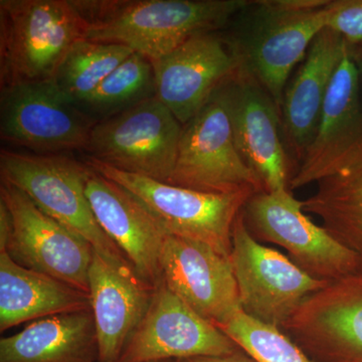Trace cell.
<instances>
[{
    "instance_id": "obj_17",
    "label": "cell",
    "mask_w": 362,
    "mask_h": 362,
    "mask_svg": "<svg viewBox=\"0 0 362 362\" xmlns=\"http://www.w3.org/2000/svg\"><path fill=\"white\" fill-rule=\"evenodd\" d=\"M156 97L185 125L238 71L220 32L199 33L163 58L151 62Z\"/></svg>"
},
{
    "instance_id": "obj_27",
    "label": "cell",
    "mask_w": 362,
    "mask_h": 362,
    "mask_svg": "<svg viewBox=\"0 0 362 362\" xmlns=\"http://www.w3.org/2000/svg\"><path fill=\"white\" fill-rule=\"evenodd\" d=\"M326 28L337 33L346 45L362 42V0H330Z\"/></svg>"
},
{
    "instance_id": "obj_8",
    "label": "cell",
    "mask_w": 362,
    "mask_h": 362,
    "mask_svg": "<svg viewBox=\"0 0 362 362\" xmlns=\"http://www.w3.org/2000/svg\"><path fill=\"white\" fill-rule=\"evenodd\" d=\"M181 130L180 121L154 96L95 124L85 151L119 170L168 182Z\"/></svg>"
},
{
    "instance_id": "obj_2",
    "label": "cell",
    "mask_w": 362,
    "mask_h": 362,
    "mask_svg": "<svg viewBox=\"0 0 362 362\" xmlns=\"http://www.w3.org/2000/svg\"><path fill=\"white\" fill-rule=\"evenodd\" d=\"M87 40L122 45L150 62L199 33L220 32L249 0H71Z\"/></svg>"
},
{
    "instance_id": "obj_9",
    "label": "cell",
    "mask_w": 362,
    "mask_h": 362,
    "mask_svg": "<svg viewBox=\"0 0 362 362\" xmlns=\"http://www.w3.org/2000/svg\"><path fill=\"white\" fill-rule=\"evenodd\" d=\"M0 137L35 154L86 150L96 121L54 81L0 87Z\"/></svg>"
},
{
    "instance_id": "obj_29",
    "label": "cell",
    "mask_w": 362,
    "mask_h": 362,
    "mask_svg": "<svg viewBox=\"0 0 362 362\" xmlns=\"http://www.w3.org/2000/svg\"><path fill=\"white\" fill-rule=\"evenodd\" d=\"M347 49H349V54L350 58H351L352 63L356 66L362 99V42L356 45H347Z\"/></svg>"
},
{
    "instance_id": "obj_12",
    "label": "cell",
    "mask_w": 362,
    "mask_h": 362,
    "mask_svg": "<svg viewBox=\"0 0 362 362\" xmlns=\"http://www.w3.org/2000/svg\"><path fill=\"white\" fill-rule=\"evenodd\" d=\"M225 107L240 156L267 192L289 189L294 165L283 135L281 110L258 82L237 71L214 93Z\"/></svg>"
},
{
    "instance_id": "obj_13",
    "label": "cell",
    "mask_w": 362,
    "mask_h": 362,
    "mask_svg": "<svg viewBox=\"0 0 362 362\" xmlns=\"http://www.w3.org/2000/svg\"><path fill=\"white\" fill-rule=\"evenodd\" d=\"M240 349L220 328L199 316L161 282L118 362L228 356Z\"/></svg>"
},
{
    "instance_id": "obj_7",
    "label": "cell",
    "mask_w": 362,
    "mask_h": 362,
    "mask_svg": "<svg viewBox=\"0 0 362 362\" xmlns=\"http://www.w3.org/2000/svg\"><path fill=\"white\" fill-rule=\"evenodd\" d=\"M230 259L243 311L281 330L311 295L331 283L311 277L289 257L255 239L242 211L233 223Z\"/></svg>"
},
{
    "instance_id": "obj_22",
    "label": "cell",
    "mask_w": 362,
    "mask_h": 362,
    "mask_svg": "<svg viewBox=\"0 0 362 362\" xmlns=\"http://www.w3.org/2000/svg\"><path fill=\"white\" fill-rule=\"evenodd\" d=\"M92 310L45 317L0 339V362H98Z\"/></svg>"
},
{
    "instance_id": "obj_15",
    "label": "cell",
    "mask_w": 362,
    "mask_h": 362,
    "mask_svg": "<svg viewBox=\"0 0 362 362\" xmlns=\"http://www.w3.org/2000/svg\"><path fill=\"white\" fill-rule=\"evenodd\" d=\"M362 162V99L349 49L331 82L315 136L289 189L318 183Z\"/></svg>"
},
{
    "instance_id": "obj_23",
    "label": "cell",
    "mask_w": 362,
    "mask_h": 362,
    "mask_svg": "<svg viewBox=\"0 0 362 362\" xmlns=\"http://www.w3.org/2000/svg\"><path fill=\"white\" fill-rule=\"evenodd\" d=\"M343 246L356 255L362 272V162L317 183L315 192L302 201Z\"/></svg>"
},
{
    "instance_id": "obj_11",
    "label": "cell",
    "mask_w": 362,
    "mask_h": 362,
    "mask_svg": "<svg viewBox=\"0 0 362 362\" xmlns=\"http://www.w3.org/2000/svg\"><path fill=\"white\" fill-rule=\"evenodd\" d=\"M0 201L11 214V232L4 250L11 258L89 294L92 245L42 213L23 190L4 180Z\"/></svg>"
},
{
    "instance_id": "obj_16",
    "label": "cell",
    "mask_w": 362,
    "mask_h": 362,
    "mask_svg": "<svg viewBox=\"0 0 362 362\" xmlns=\"http://www.w3.org/2000/svg\"><path fill=\"white\" fill-rule=\"evenodd\" d=\"M161 270L162 283L216 327L243 310L230 257L209 245L166 235Z\"/></svg>"
},
{
    "instance_id": "obj_1",
    "label": "cell",
    "mask_w": 362,
    "mask_h": 362,
    "mask_svg": "<svg viewBox=\"0 0 362 362\" xmlns=\"http://www.w3.org/2000/svg\"><path fill=\"white\" fill-rule=\"evenodd\" d=\"M330 0H249L221 30L238 71L258 82L281 110L286 86L327 23Z\"/></svg>"
},
{
    "instance_id": "obj_5",
    "label": "cell",
    "mask_w": 362,
    "mask_h": 362,
    "mask_svg": "<svg viewBox=\"0 0 362 362\" xmlns=\"http://www.w3.org/2000/svg\"><path fill=\"white\" fill-rule=\"evenodd\" d=\"M86 164L129 192L166 235L204 243L226 257L232 252L233 223L256 194H207L119 170L90 157Z\"/></svg>"
},
{
    "instance_id": "obj_24",
    "label": "cell",
    "mask_w": 362,
    "mask_h": 362,
    "mask_svg": "<svg viewBox=\"0 0 362 362\" xmlns=\"http://www.w3.org/2000/svg\"><path fill=\"white\" fill-rule=\"evenodd\" d=\"M156 96V76L151 62L131 54L78 107L99 122Z\"/></svg>"
},
{
    "instance_id": "obj_20",
    "label": "cell",
    "mask_w": 362,
    "mask_h": 362,
    "mask_svg": "<svg viewBox=\"0 0 362 362\" xmlns=\"http://www.w3.org/2000/svg\"><path fill=\"white\" fill-rule=\"evenodd\" d=\"M346 52V42L325 28L314 39L281 105L283 135L293 162H301L315 136L331 82Z\"/></svg>"
},
{
    "instance_id": "obj_28",
    "label": "cell",
    "mask_w": 362,
    "mask_h": 362,
    "mask_svg": "<svg viewBox=\"0 0 362 362\" xmlns=\"http://www.w3.org/2000/svg\"><path fill=\"white\" fill-rule=\"evenodd\" d=\"M176 362H258L255 361L251 356L240 349L233 354L221 356H197L192 358L180 359Z\"/></svg>"
},
{
    "instance_id": "obj_10",
    "label": "cell",
    "mask_w": 362,
    "mask_h": 362,
    "mask_svg": "<svg viewBox=\"0 0 362 362\" xmlns=\"http://www.w3.org/2000/svg\"><path fill=\"white\" fill-rule=\"evenodd\" d=\"M166 183L207 194L263 192L261 180L240 156L228 113L216 95L182 125L175 169Z\"/></svg>"
},
{
    "instance_id": "obj_14",
    "label": "cell",
    "mask_w": 362,
    "mask_h": 362,
    "mask_svg": "<svg viewBox=\"0 0 362 362\" xmlns=\"http://www.w3.org/2000/svg\"><path fill=\"white\" fill-rule=\"evenodd\" d=\"M282 331L314 362H362V272L311 295Z\"/></svg>"
},
{
    "instance_id": "obj_21",
    "label": "cell",
    "mask_w": 362,
    "mask_h": 362,
    "mask_svg": "<svg viewBox=\"0 0 362 362\" xmlns=\"http://www.w3.org/2000/svg\"><path fill=\"white\" fill-rule=\"evenodd\" d=\"M90 308L88 293L63 281L18 265L0 252V331L28 321Z\"/></svg>"
},
{
    "instance_id": "obj_6",
    "label": "cell",
    "mask_w": 362,
    "mask_h": 362,
    "mask_svg": "<svg viewBox=\"0 0 362 362\" xmlns=\"http://www.w3.org/2000/svg\"><path fill=\"white\" fill-rule=\"evenodd\" d=\"M242 214L255 239L284 247L289 258L317 280L334 282L361 272L356 255L314 223L290 189L256 192Z\"/></svg>"
},
{
    "instance_id": "obj_19",
    "label": "cell",
    "mask_w": 362,
    "mask_h": 362,
    "mask_svg": "<svg viewBox=\"0 0 362 362\" xmlns=\"http://www.w3.org/2000/svg\"><path fill=\"white\" fill-rule=\"evenodd\" d=\"M89 290L98 362H118L126 343L148 310L156 288L143 281L130 264L110 261L94 250Z\"/></svg>"
},
{
    "instance_id": "obj_4",
    "label": "cell",
    "mask_w": 362,
    "mask_h": 362,
    "mask_svg": "<svg viewBox=\"0 0 362 362\" xmlns=\"http://www.w3.org/2000/svg\"><path fill=\"white\" fill-rule=\"evenodd\" d=\"M90 173L87 164L59 154L0 152L1 180L23 190L42 213L89 242L104 258L130 264L95 218L86 194Z\"/></svg>"
},
{
    "instance_id": "obj_30",
    "label": "cell",
    "mask_w": 362,
    "mask_h": 362,
    "mask_svg": "<svg viewBox=\"0 0 362 362\" xmlns=\"http://www.w3.org/2000/svg\"><path fill=\"white\" fill-rule=\"evenodd\" d=\"M154 362H176V361H154Z\"/></svg>"
},
{
    "instance_id": "obj_18",
    "label": "cell",
    "mask_w": 362,
    "mask_h": 362,
    "mask_svg": "<svg viewBox=\"0 0 362 362\" xmlns=\"http://www.w3.org/2000/svg\"><path fill=\"white\" fill-rule=\"evenodd\" d=\"M86 194L104 233L135 273L156 288L162 282L161 252L168 235L161 226L129 192L93 169Z\"/></svg>"
},
{
    "instance_id": "obj_26",
    "label": "cell",
    "mask_w": 362,
    "mask_h": 362,
    "mask_svg": "<svg viewBox=\"0 0 362 362\" xmlns=\"http://www.w3.org/2000/svg\"><path fill=\"white\" fill-rule=\"evenodd\" d=\"M240 349L258 362H314L285 332L238 312L218 326Z\"/></svg>"
},
{
    "instance_id": "obj_3",
    "label": "cell",
    "mask_w": 362,
    "mask_h": 362,
    "mask_svg": "<svg viewBox=\"0 0 362 362\" xmlns=\"http://www.w3.org/2000/svg\"><path fill=\"white\" fill-rule=\"evenodd\" d=\"M87 33L71 0H1L0 87L54 80Z\"/></svg>"
},
{
    "instance_id": "obj_25",
    "label": "cell",
    "mask_w": 362,
    "mask_h": 362,
    "mask_svg": "<svg viewBox=\"0 0 362 362\" xmlns=\"http://www.w3.org/2000/svg\"><path fill=\"white\" fill-rule=\"evenodd\" d=\"M132 54L125 45L81 40L66 54L52 81L78 106Z\"/></svg>"
}]
</instances>
